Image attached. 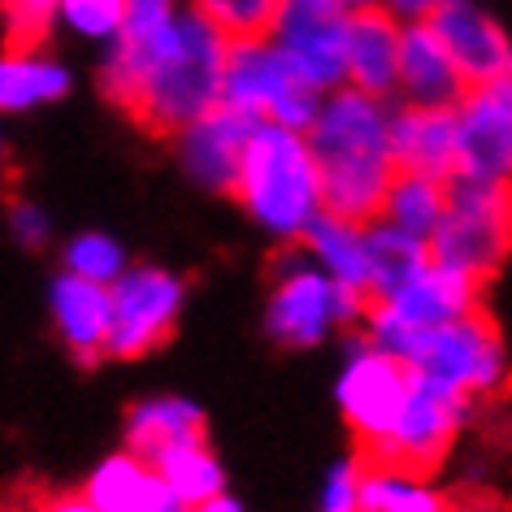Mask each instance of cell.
Wrapping results in <instances>:
<instances>
[{"label": "cell", "instance_id": "1", "mask_svg": "<svg viewBox=\"0 0 512 512\" xmlns=\"http://www.w3.org/2000/svg\"><path fill=\"white\" fill-rule=\"evenodd\" d=\"M387 126V109L378 105V96L365 92H339L330 105L317 109L304 144H309L317 165L322 213L343 217L352 226L378 222L395 178Z\"/></svg>", "mask_w": 512, "mask_h": 512}, {"label": "cell", "instance_id": "2", "mask_svg": "<svg viewBox=\"0 0 512 512\" xmlns=\"http://www.w3.org/2000/svg\"><path fill=\"white\" fill-rule=\"evenodd\" d=\"M226 53V35L209 18H200L196 9H187L174 22L170 44L161 48L157 61L139 74L135 87L113 109H122L144 135L170 139L222 100Z\"/></svg>", "mask_w": 512, "mask_h": 512}, {"label": "cell", "instance_id": "3", "mask_svg": "<svg viewBox=\"0 0 512 512\" xmlns=\"http://www.w3.org/2000/svg\"><path fill=\"white\" fill-rule=\"evenodd\" d=\"M230 196L270 235H278L283 243H296L304 235V226L322 213L317 165L304 135L274 122H256L248 148L239 157Z\"/></svg>", "mask_w": 512, "mask_h": 512}, {"label": "cell", "instance_id": "4", "mask_svg": "<svg viewBox=\"0 0 512 512\" xmlns=\"http://www.w3.org/2000/svg\"><path fill=\"white\" fill-rule=\"evenodd\" d=\"M473 309H482V283L443 270V265H426V270L417 278H408L395 296L374 300L365 309V326H369L365 343L395 356L400 365H413L421 343H426L434 330L473 313Z\"/></svg>", "mask_w": 512, "mask_h": 512}, {"label": "cell", "instance_id": "5", "mask_svg": "<svg viewBox=\"0 0 512 512\" xmlns=\"http://www.w3.org/2000/svg\"><path fill=\"white\" fill-rule=\"evenodd\" d=\"M512 200L508 183H447V209L430 230V265L465 274L473 283H491L508 256Z\"/></svg>", "mask_w": 512, "mask_h": 512}, {"label": "cell", "instance_id": "6", "mask_svg": "<svg viewBox=\"0 0 512 512\" xmlns=\"http://www.w3.org/2000/svg\"><path fill=\"white\" fill-rule=\"evenodd\" d=\"M369 304L356 291L330 283L317 265H304L296 252L274 261V283L265 300V335L287 352L317 348L330 330L361 322Z\"/></svg>", "mask_w": 512, "mask_h": 512}, {"label": "cell", "instance_id": "7", "mask_svg": "<svg viewBox=\"0 0 512 512\" xmlns=\"http://www.w3.org/2000/svg\"><path fill=\"white\" fill-rule=\"evenodd\" d=\"M222 105L243 109L252 118H274V126L287 131H309L317 118V87H309L287 57L265 44H230L226 70H222Z\"/></svg>", "mask_w": 512, "mask_h": 512}, {"label": "cell", "instance_id": "8", "mask_svg": "<svg viewBox=\"0 0 512 512\" xmlns=\"http://www.w3.org/2000/svg\"><path fill=\"white\" fill-rule=\"evenodd\" d=\"M469 404L473 400H465V395L413 374L408 378V395H404L400 413H395V426L387 430V439L365 456V465L430 473L447 452H452L456 434L469 417Z\"/></svg>", "mask_w": 512, "mask_h": 512}, {"label": "cell", "instance_id": "9", "mask_svg": "<svg viewBox=\"0 0 512 512\" xmlns=\"http://www.w3.org/2000/svg\"><path fill=\"white\" fill-rule=\"evenodd\" d=\"M183 300H187V287H183V278H174L170 270H157V265L122 270L109 283L105 356L139 361V356L157 352L161 343H170L178 330Z\"/></svg>", "mask_w": 512, "mask_h": 512}, {"label": "cell", "instance_id": "10", "mask_svg": "<svg viewBox=\"0 0 512 512\" xmlns=\"http://www.w3.org/2000/svg\"><path fill=\"white\" fill-rule=\"evenodd\" d=\"M408 369L439 382L447 391L465 395V400H482V395L504 387L508 356H504V339H499V330L491 317H486V309H473V313L434 330V335L421 343L417 361Z\"/></svg>", "mask_w": 512, "mask_h": 512}, {"label": "cell", "instance_id": "11", "mask_svg": "<svg viewBox=\"0 0 512 512\" xmlns=\"http://www.w3.org/2000/svg\"><path fill=\"white\" fill-rule=\"evenodd\" d=\"M408 378H413V369L400 365L387 352L369 348V343H361L348 356L339 387H335V400L343 408V417H348L352 434L361 439V456L374 452L387 439V430L395 426V413H400V404L408 395Z\"/></svg>", "mask_w": 512, "mask_h": 512}, {"label": "cell", "instance_id": "12", "mask_svg": "<svg viewBox=\"0 0 512 512\" xmlns=\"http://www.w3.org/2000/svg\"><path fill=\"white\" fill-rule=\"evenodd\" d=\"M343 14L330 0H287L270 44L309 87H330L343 79Z\"/></svg>", "mask_w": 512, "mask_h": 512}, {"label": "cell", "instance_id": "13", "mask_svg": "<svg viewBox=\"0 0 512 512\" xmlns=\"http://www.w3.org/2000/svg\"><path fill=\"white\" fill-rule=\"evenodd\" d=\"M508 79L486 83L456 105V183H508Z\"/></svg>", "mask_w": 512, "mask_h": 512}, {"label": "cell", "instance_id": "14", "mask_svg": "<svg viewBox=\"0 0 512 512\" xmlns=\"http://www.w3.org/2000/svg\"><path fill=\"white\" fill-rule=\"evenodd\" d=\"M421 22H426V27L439 35V44L447 48L460 83H465V96L486 83L508 79V66H512L508 35L499 31V22L486 18L473 0H439Z\"/></svg>", "mask_w": 512, "mask_h": 512}, {"label": "cell", "instance_id": "15", "mask_svg": "<svg viewBox=\"0 0 512 512\" xmlns=\"http://www.w3.org/2000/svg\"><path fill=\"white\" fill-rule=\"evenodd\" d=\"M256 122L261 118H252V113L230 109L217 100L209 113H200L196 122L178 131V152H183L187 174L213 191H230L239 157H243V148H248Z\"/></svg>", "mask_w": 512, "mask_h": 512}, {"label": "cell", "instance_id": "16", "mask_svg": "<svg viewBox=\"0 0 512 512\" xmlns=\"http://www.w3.org/2000/svg\"><path fill=\"white\" fill-rule=\"evenodd\" d=\"M387 139H391L395 170L452 183V174H456V109L408 105L391 118Z\"/></svg>", "mask_w": 512, "mask_h": 512}, {"label": "cell", "instance_id": "17", "mask_svg": "<svg viewBox=\"0 0 512 512\" xmlns=\"http://www.w3.org/2000/svg\"><path fill=\"white\" fill-rule=\"evenodd\" d=\"M395 61H400V22L378 5L352 9L343 22V74L356 92L387 96L395 87Z\"/></svg>", "mask_w": 512, "mask_h": 512}, {"label": "cell", "instance_id": "18", "mask_svg": "<svg viewBox=\"0 0 512 512\" xmlns=\"http://www.w3.org/2000/svg\"><path fill=\"white\" fill-rule=\"evenodd\" d=\"M48 313L61 343L79 365H96L105 356L109 339V287L87 283V278L61 274L53 291H48Z\"/></svg>", "mask_w": 512, "mask_h": 512}, {"label": "cell", "instance_id": "19", "mask_svg": "<svg viewBox=\"0 0 512 512\" xmlns=\"http://www.w3.org/2000/svg\"><path fill=\"white\" fill-rule=\"evenodd\" d=\"M395 87H404L408 105H447L456 109L465 100V83L447 57V48L439 44L426 22L417 18V27L400 31V61H395Z\"/></svg>", "mask_w": 512, "mask_h": 512}, {"label": "cell", "instance_id": "20", "mask_svg": "<svg viewBox=\"0 0 512 512\" xmlns=\"http://www.w3.org/2000/svg\"><path fill=\"white\" fill-rule=\"evenodd\" d=\"M209 434V421L191 400L178 395H157V400H139L126 413V452L139 460H157L161 452H170L178 443H196Z\"/></svg>", "mask_w": 512, "mask_h": 512}, {"label": "cell", "instance_id": "21", "mask_svg": "<svg viewBox=\"0 0 512 512\" xmlns=\"http://www.w3.org/2000/svg\"><path fill=\"white\" fill-rule=\"evenodd\" d=\"M300 243L313 252V261L322 265V274L330 283L356 291L369 304V265H365V226H352L343 217L317 213L309 226H304Z\"/></svg>", "mask_w": 512, "mask_h": 512}, {"label": "cell", "instance_id": "22", "mask_svg": "<svg viewBox=\"0 0 512 512\" xmlns=\"http://www.w3.org/2000/svg\"><path fill=\"white\" fill-rule=\"evenodd\" d=\"M365 265H369V304L395 296L408 278H417L430 265L426 239H413L387 222L365 226Z\"/></svg>", "mask_w": 512, "mask_h": 512}, {"label": "cell", "instance_id": "23", "mask_svg": "<svg viewBox=\"0 0 512 512\" xmlns=\"http://www.w3.org/2000/svg\"><path fill=\"white\" fill-rule=\"evenodd\" d=\"M148 465L187 508H196V504H204V499L226 491V469L204 439L178 443V447H170V452H161L157 460H148Z\"/></svg>", "mask_w": 512, "mask_h": 512}, {"label": "cell", "instance_id": "24", "mask_svg": "<svg viewBox=\"0 0 512 512\" xmlns=\"http://www.w3.org/2000/svg\"><path fill=\"white\" fill-rule=\"evenodd\" d=\"M356 512H452V504L421 473L361 460V504H356Z\"/></svg>", "mask_w": 512, "mask_h": 512}, {"label": "cell", "instance_id": "25", "mask_svg": "<svg viewBox=\"0 0 512 512\" xmlns=\"http://www.w3.org/2000/svg\"><path fill=\"white\" fill-rule=\"evenodd\" d=\"M443 209H447V183L426 178V174L395 170L378 217H387V226L404 230V235H413V239H430V230L439 226Z\"/></svg>", "mask_w": 512, "mask_h": 512}, {"label": "cell", "instance_id": "26", "mask_svg": "<svg viewBox=\"0 0 512 512\" xmlns=\"http://www.w3.org/2000/svg\"><path fill=\"white\" fill-rule=\"evenodd\" d=\"M157 473H152L148 460H139L131 452H113L92 469L83 495L92 499V508L100 512H135L144 499L157 491Z\"/></svg>", "mask_w": 512, "mask_h": 512}, {"label": "cell", "instance_id": "27", "mask_svg": "<svg viewBox=\"0 0 512 512\" xmlns=\"http://www.w3.org/2000/svg\"><path fill=\"white\" fill-rule=\"evenodd\" d=\"M287 0H196V14L209 18L230 44H265L278 27Z\"/></svg>", "mask_w": 512, "mask_h": 512}, {"label": "cell", "instance_id": "28", "mask_svg": "<svg viewBox=\"0 0 512 512\" xmlns=\"http://www.w3.org/2000/svg\"><path fill=\"white\" fill-rule=\"evenodd\" d=\"M66 70L40 57H0V109H27L66 96Z\"/></svg>", "mask_w": 512, "mask_h": 512}, {"label": "cell", "instance_id": "29", "mask_svg": "<svg viewBox=\"0 0 512 512\" xmlns=\"http://www.w3.org/2000/svg\"><path fill=\"white\" fill-rule=\"evenodd\" d=\"M61 0H0V57H40L53 35V14Z\"/></svg>", "mask_w": 512, "mask_h": 512}, {"label": "cell", "instance_id": "30", "mask_svg": "<svg viewBox=\"0 0 512 512\" xmlns=\"http://www.w3.org/2000/svg\"><path fill=\"white\" fill-rule=\"evenodd\" d=\"M122 270H126V256H122V248L109 235H96V230H92V235L70 239V248H66V274L109 287Z\"/></svg>", "mask_w": 512, "mask_h": 512}, {"label": "cell", "instance_id": "31", "mask_svg": "<svg viewBox=\"0 0 512 512\" xmlns=\"http://www.w3.org/2000/svg\"><path fill=\"white\" fill-rule=\"evenodd\" d=\"M356 504H361V456H343L326 473L317 512H356Z\"/></svg>", "mask_w": 512, "mask_h": 512}, {"label": "cell", "instance_id": "32", "mask_svg": "<svg viewBox=\"0 0 512 512\" xmlns=\"http://www.w3.org/2000/svg\"><path fill=\"white\" fill-rule=\"evenodd\" d=\"M57 9H61V14H66L83 35H118L126 0H61Z\"/></svg>", "mask_w": 512, "mask_h": 512}, {"label": "cell", "instance_id": "33", "mask_svg": "<svg viewBox=\"0 0 512 512\" xmlns=\"http://www.w3.org/2000/svg\"><path fill=\"white\" fill-rule=\"evenodd\" d=\"M9 226H14L22 248H44L48 243V217H44V209H35V204H27V200L9 204Z\"/></svg>", "mask_w": 512, "mask_h": 512}, {"label": "cell", "instance_id": "34", "mask_svg": "<svg viewBox=\"0 0 512 512\" xmlns=\"http://www.w3.org/2000/svg\"><path fill=\"white\" fill-rule=\"evenodd\" d=\"M27 512H100V508H92V499L83 491H48Z\"/></svg>", "mask_w": 512, "mask_h": 512}, {"label": "cell", "instance_id": "35", "mask_svg": "<svg viewBox=\"0 0 512 512\" xmlns=\"http://www.w3.org/2000/svg\"><path fill=\"white\" fill-rule=\"evenodd\" d=\"M135 512H191V508H187L183 499H178V495H174L165 482H157V491H152V495H148V499H144V504H139Z\"/></svg>", "mask_w": 512, "mask_h": 512}, {"label": "cell", "instance_id": "36", "mask_svg": "<svg viewBox=\"0 0 512 512\" xmlns=\"http://www.w3.org/2000/svg\"><path fill=\"white\" fill-rule=\"evenodd\" d=\"M191 512H248V508H243L235 495H226V491H222V495H213V499H204V504H196Z\"/></svg>", "mask_w": 512, "mask_h": 512}, {"label": "cell", "instance_id": "37", "mask_svg": "<svg viewBox=\"0 0 512 512\" xmlns=\"http://www.w3.org/2000/svg\"><path fill=\"white\" fill-rule=\"evenodd\" d=\"M434 5H439V0H391V9H400V14H413V18H426Z\"/></svg>", "mask_w": 512, "mask_h": 512}, {"label": "cell", "instance_id": "38", "mask_svg": "<svg viewBox=\"0 0 512 512\" xmlns=\"http://www.w3.org/2000/svg\"><path fill=\"white\" fill-rule=\"evenodd\" d=\"M330 5H339L343 14H352V9H365V5H374V0H330Z\"/></svg>", "mask_w": 512, "mask_h": 512}]
</instances>
